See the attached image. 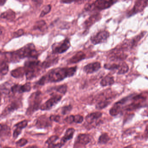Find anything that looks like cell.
<instances>
[{"instance_id":"cell-1","label":"cell","mask_w":148,"mask_h":148,"mask_svg":"<svg viewBox=\"0 0 148 148\" xmlns=\"http://www.w3.org/2000/svg\"><path fill=\"white\" fill-rule=\"evenodd\" d=\"M77 66L68 67H58L52 69L43 76L36 84L39 86H44L49 83H58L67 78L74 76L77 71Z\"/></svg>"},{"instance_id":"cell-2","label":"cell","mask_w":148,"mask_h":148,"mask_svg":"<svg viewBox=\"0 0 148 148\" xmlns=\"http://www.w3.org/2000/svg\"><path fill=\"white\" fill-rule=\"evenodd\" d=\"M38 54L34 45L30 43L15 51L5 53V56L7 62L15 63L25 58L37 59Z\"/></svg>"},{"instance_id":"cell-3","label":"cell","mask_w":148,"mask_h":148,"mask_svg":"<svg viewBox=\"0 0 148 148\" xmlns=\"http://www.w3.org/2000/svg\"><path fill=\"white\" fill-rule=\"evenodd\" d=\"M25 63V75L27 80H31L40 74L42 69V64L37 58H31Z\"/></svg>"},{"instance_id":"cell-4","label":"cell","mask_w":148,"mask_h":148,"mask_svg":"<svg viewBox=\"0 0 148 148\" xmlns=\"http://www.w3.org/2000/svg\"><path fill=\"white\" fill-rule=\"evenodd\" d=\"M41 102V92L38 91L31 94L28 99V107L27 110V115H32L38 110L40 108Z\"/></svg>"},{"instance_id":"cell-5","label":"cell","mask_w":148,"mask_h":148,"mask_svg":"<svg viewBox=\"0 0 148 148\" xmlns=\"http://www.w3.org/2000/svg\"><path fill=\"white\" fill-rule=\"evenodd\" d=\"M111 62L112 63L104 64V68L106 70L116 72L118 75H124L128 73L130 70L129 65L123 60Z\"/></svg>"},{"instance_id":"cell-6","label":"cell","mask_w":148,"mask_h":148,"mask_svg":"<svg viewBox=\"0 0 148 148\" xmlns=\"http://www.w3.org/2000/svg\"><path fill=\"white\" fill-rule=\"evenodd\" d=\"M117 1V0H96L90 5L85 7L86 11H102L110 8Z\"/></svg>"},{"instance_id":"cell-7","label":"cell","mask_w":148,"mask_h":148,"mask_svg":"<svg viewBox=\"0 0 148 148\" xmlns=\"http://www.w3.org/2000/svg\"><path fill=\"white\" fill-rule=\"evenodd\" d=\"M134 94L135 93L130 94L121 99L117 102H116L109 111L110 115L114 117L118 116L120 113H122L125 106L126 103L130 101Z\"/></svg>"},{"instance_id":"cell-8","label":"cell","mask_w":148,"mask_h":148,"mask_svg":"<svg viewBox=\"0 0 148 148\" xmlns=\"http://www.w3.org/2000/svg\"><path fill=\"white\" fill-rule=\"evenodd\" d=\"M116 96V93L112 90L111 89H108L96 95L93 101L95 103H94L99 102H109L112 103Z\"/></svg>"},{"instance_id":"cell-9","label":"cell","mask_w":148,"mask_h":148,"mask_svg":"<svg viewBox=\"0 0 148 148\" xmlns=\"http://www.w3.org/2000/svg\"><path fill=\"white\" fill-rule=\"evenodd\" d=\"M71 46V42L68 38L65 39L61 42L55 43L52 46L53 54H62L64 53L67 51Z\"/></svg>"},{"instance_id":"cell-10","label":"cell","mask_w":148,"mask_h":148,"mask_svg":"<svg viewBox=\"0 0 148 148\" xmlns=\"http://www.w3.org/2000/svg\"><path fill=\"white\" fill-rule=\"evenodd\" d=\"M63 97V95L60 94H54L45 103L40 105V109L43 111L50 110L61 101Z\"/></svg>"},{"instance_id":"cell-11","label":"cell","mask_w":148,"mask_h":148,"mask_svg":"<svg viewBox=\"0 0 148 148\" xmlns=\"http://www.w3.org/2000/svg\"><path fill=\"white\" fill-rule=\"evenodd\" d=\"M91 140L92 136L90 134L80 133L77 136L75 139L73 148L85 147L90 143Z\"/></svg>"},{"instance_id":"cell-12","label":"cell","mask_w":148,"mask_h":148,"mask_svg":"<svg viewBox=\"0 0 148 148\" xmlns=\"http://www.w3.org/2000/svg\"><path fill=\"white\" fill-rule=\"evenodd\" d=\"M110 36V33L107 31H101L91 37L90 40L93 45H98L105 42Z\"/></svg>"},{"instance_id":"cell-13","label":"cell","mask_w":148,"mask_h":148,"mask_svg":"<svg viewBox=\"0 0 148 148\" xmlns=\"http://www.w3.org/2000/svg\"><path fill=\"white\" fill-rule=\"evenodd\" d=\"M148 0H137L135 2L133 8L129 12V17L141 12L147 6Z\"/></svg>"},{"instance_id":"cell-14","label":"cell","mask_w":148,"mask_h":148,"mask_svg":"<svg viewBox=\"0 0 148 148\" xmlns=\"http://www.w3.org/2000/svg\"><path fill=\"white\" fill-rule=\"evenodd\" d=\"M102 18L101 14L99 13H97L90 16L88 19L86 20L83 24V27L85 29L86 31L89 30V29L94 24L98 21H99Z\"/></svg>"},{"instance_id":"cell-15","label":"cell","mask_w":148,"mask_h":148,"mask_svg":"<svg viewBox=\"0 0 148 148\" xmlns=\"http://www.w3.org/2000/svg\"><path fill=\"white\" fill-rule=\"evenodd\" d=\"M35 125L39 129L48 128L51 126L52 121L46 116H41L37 119Z\"/></svg>"},{"instance_id":"cell-16","label":"cell","mask_w":148,"mask_h":148,"mask_svg":"<svg viewBox=\"0 0 148 148\" xmlns=\"http://www.w3.org/2000/svg\"><path fill=\"white\" fill-rule=\"evenodd\" d=\"M101 68V65L99 62L89 63L83 67L84 72L87 74H92L97 72Z\"/></svg>"},{"instance_id":"cell-17","label":"cell","mask_w":148,"mask_h":148,"mask_svg":"<svg viewBox=\"0 0 148 148\" xmlns=\"http://www.w3.org/2000/svg\"><path fill=\"white\" fill-rule=\"evenodd\" d=\"M103 116V113L99 111L89 113L85 117L86 123L87 125H92L96 122Z\"/></svg>"},{"instance_id":"cell-18","label":"cell","mask_w":148,"mask_h":148,"mask_svg":"<svg viewBox=\"0 0 148 148\" xmlns=\"http://www.w3.org/2000/svg\"><path fill=\"white\" fill-rule=\"evenodd\" d=\"M21 103L18 100H14L9 104L3 111L2 113L3 116H6L8 114H10L11 112L14 111L15 110H18L21 107Z\"/></svg>"},{"instance_id":"cell-19","label":"cell","mask_w":148,"mask_h":148,"mask_svg":"<svg viewBox=\"0 0 148 148\" xmlns=\"http://www.w3.org/2000/svg\"><path fill=\"white\" fill-rule=\"evenodd\" d=\"M75 131V129L73 128H69L66 130L64 135L62 137L60 143L61 147L64 146L68 141L73 138Z\"/></svg>"},{"instance_id":"cell-20","label":"cell","mask_w":148,"mask_h":148,"mask_svg":"<svg viewBox=\"0 0 148 148\" xmlns=\"http://www.w3.org/2000/svg\"><path fill=\"white\" fill-rule=\"evenodd\" d=\"M86 58V54L82 51L76 53L73 57L68 60V64H77Z\"/></svg>"},{"instance_id":"cell-21","label":"cell","mask_w":148,"mask_h":148,"mask_svg":"<svg viewBox=\"0 0 148 148\" xmlns=\"http://www.w3.org/2000/svg\"><path fill=\"white\" fill-rule=\"evenodd\" d=\"M28 124V121L26 120H23L21 122L18 123L14 125V129L13 132V138L15 139L17 138L21 133L22 130L25 128Z\"/></svg>"},{"instance_id":"cell-22","label":"cell","mask_w":148,"mask_h":148,"mask_svg":"<svg viewBox=\"0 0 148 148\" xmlns=\"http://www.w3.org/2000/svg\"><path fill=\"white\" fill-rule=\"evenodd\" d=\"M65 121L67 123L71 124L73 123L76 124H81L84 120V117L81 115L77 114V115H71L67 116L65 118Z\"/></svg>"},{"instance_id":"cell-23","label":"cell","mask_w":148,"mask_h":148,"mask_svg":"<svg viewBox=\"0 0 148 148\" xmlns=\"http://www.w3.org/2000/svg\"><path fill=\"white\" fill-rule=\"evenodd\" d=\"M58 57L50 56L47 58L46 59L41 63L43 69H47L56 64L58 62Z\"/></svg>"},{"instance_id":"cell-24","label":"cell","mask_w":148,"mask_h":148,"mask_svg":"<svg viewBox=\"0 0 148 148\" xmlns=\"http://www.w3.org/2000/svg\"><path fill=\"white\" fill-rule=\"evenodd\" d=\"M16 18V13L14 11L11 9H8L2 13L0 15V18L5 19L9 21H12Z\"/></svg>"},{"instance_id":"cell-25","label":"cell","mask_w":148,"mask_h":148,"mask_svg":"<svg viewBox=\"0 0 148 148\" xmlns=\"http://www.w3.org/2000/svg\"><path fill=\"white\" fill-rule=\"evenodd\" d=\"M115 83L114 78L110 75H107L104 77L100 82V85L102 87L110 86Z\"/></svg>"},{"instance_id":"cell-26","label":"cell","mask_w":148,"mask_h":148,"mask_svg":"<svg viewBox=\"0 0 148 148\" xmlns=\"http://www.w3.org/2000/svg\"><path fill=\"white\" fill-rule=\"evenodd\" d=\"M11 75L15 78H21L25 75V70L24 67H18L12 71Z\"/></svg>"},{"instance_id":"cell-27","label":"cell","mask_w":148,"mask_h":148,"mask_svg":"<svg viewBox=\"0 0 148 148\" xmlns=\"http://www.w3.org/2000/svg\"><path fill=\"white\" fill-rule=\"evenodd\" d=\"M11 84L6 82L0 85V93L9 95L11 93Z\"/></svg>"},{"instance_id":"cell-28","label":"cell","mask_w":148,"mask_h":148,"mask_svg":"<svg viewBox=\"0 0 148 148\" xmlns=\"http://www.w3.org/2000/svg\"><path fill=\"white\" fill-rule=\"evenodd\" d=\"M47 27L45 21L40 20L37 21L33 27L34 30H39L41 32L45 31Z\"/></svg>"},{"instance_id":"cell-29","label":"cell","mask_w":148,"mask_h":148,"mask_svg":"<svg viewBox=\"0 0 148 148\" xmlns=\"http://www.w3.org/2000/svg\"><path fill=\"white\" fill-rule=\"evenodd\" d=\"M11 133V129L7 125L0 123V138L8 136Z\"/></svg>"},{"instance_id":"cell-30","label":"cell","mask_w":148,"mask_h":148,"mask_svg":"<svg viewBox=\"0 0 148 148\" xmlns=\"http://www.w3.org/2000/svg\"><path fill=\"white\" fill-rule=\"evenodd\" d=\"M67 89H68V86L67 85L62 84L54 86L51 88V90L56 91L60 94L64 95L67 92Z\"/></svg>"},{"instance_id":"cell-31","label":"cell","mask_w":148,"mask_h":148,"mask_svg":"<svg viewBox=\"0 0 148 148\" xmlns=\"http://www.w3.org/2000/svg\"><path fill=\"white\" fill-rule=\"evenodd\" d=\"M110 137L108 133L103 132L102 133L99 138L98 140V144L99 145H105L109 142Z\"/></svg>"},{"instance_id":"cell-32","label":"cell","mask_w":148,"mask_h":148,"mask_svg":"<svg viewBox=\"0 0 148 148\" xmlns=\"http://www.w3.org/2000/svg\"><path fill=\"white\" fill-rule=\"evenodd\" d=\"M32 89L31 83L27 82L24 85H19L18 93H21L23 92H28Z\"/></svg>"},{"instance_id":"cell-33","label":"cell","mask_w":148,"mask_h":148,"mask_svg":"<svg viewBox=\"0 0 148 148\" xmlns=\"http://www.w3.org/2000/svg\"><path fill=\"white\" fill-rule=\"evenodd\" d=\"M9 71V66L6 61L0 62V74L5 75Z\"/></svg>"},{"instance_id":"cell-34","label":"cell","mask_w":148,"mask_h":148,"mask_svg":"<svg viewBox=\"0 0 148 148\" xmlns=\"http://www.w3.org/2000/svg\"><path fill=\"white\" fill-rule=\"evenodd\" d=\"M59 139V137L58 136L54 135V136H51L47 140L45 143L48 145V147L50 148V146H51L53 145L55 143V142Z\"/></svg>"},{"instance_id":"cell-35","label":"cell","mask_w":148,"mask_h":148,"mask_svg":"<svg viewBox=\"0 0 148 148\" xmlns=\"http://www.w3.org/2000/svg\"><path fill=\"white\" fill-rule=\"evenodd\" d=\"M73 106L71 105L65 106L61 108V113L62 115H65L68 114L72 110Z\"/></svg>"},{"instance_id":"cell-36","label":"cell","mask_w":148,"mask_h":148,"mask_svg":"<svg viewBox=\"0 0 148 148\" xmlns=\"http://www.w3.org/2000/svg\"><path fill=\"white\" fill-rule=\"evenodd\" d=\"M51 10V5H48L46 6L43 10H42V12H41V13L40 15V18H43L44 16L48 14L50 12Z\"/></svg>"},{"instance_id":"cell-37","label":"cell","mask_w":148,"mask_h":148,"mask_svg":"<svg viewBox=\"0 0 148 148\" xmlns=\"http://www.w3.org/2000/svg\"><path fill=\"white\" fill-rule=\"evenodd\" d=\"M28 143V141L25 138H22L16 142V144L18 147H23Z\"/></svg>"},{"instance_id":"cell-38","label":"cell","mask_w":148,"mask_h":148,"mask_svg":"<svg viewBox=\"0 0 148 148\" xmlns=\"http://www.w3.org/2000/svg\"><path fill=\"white\" fill-rule=\"evenodd\" d=\"M25 34V32L23 29H19L17 32H14L13 34L14 38H18L23 36Z\"/></svg>"},{"instance_id":"cell-39","label":"cell","mask_w":148,"mask_h":148,"mask_svg":"<svg viewBox=\"0 0 148 148\" xmlns=\"http://www.w3.org/2000/svg\"><path fill=\"white\" fill-rule=\"evenodd\" d=\"M49 119L52 122L54 121V122H56V123H59L60 121V119H61V117L59 115H52L50 116Z\"/></svg>"},{"instance_id":"cell-40","label":"cell","mask_w":148,"mask_h":148,"mask_svg":"<svg viewBox=\"0 0 148 148\" xmlns=\"http://www.w3.org/2000/svg\"><path fill=\"white\" fill-rule=\"evenodd\" d=\"M90 0H75L74 2L77 4L81 5V4H84L86 2H89Z\"/></svg>"},{"instance_id":"cell-41","label":"cell","mask_w":148,"mask_h":148,"mask_svg":"<svg viewBox=\"0 0 148 148\" xmlns=\"http://www.w3.org/2000/svg\"><path fill=\"white\" fill-rule=\"evenodd\" d=\"M75 0H61V2L64 4H70L75 1Z\"/></svg>"},{"instance_id":"cell-42","label":"cell","mask_w":148,"mask_h":148,"mask_svg":"<svg viewBox=\"0 0 148 148\" xmlns=\"http://www.w3.org/2000/svg\"><path fill=\"white\" fill-rule=\"evenodd\" d=\"M32 1L38 5H41L43 3V0H32Z\"/></svg>"},{"instance_id":"cell-43","label":"cell","mask_w":148,"mask_h":148,"mask_svg":"<svg viewBox=\"0 0 148 148\" xmlns=\"http://www.w3.org/2000/svg\"><path fill=\"white\" fill-rule=\"evenodd\" d=\"M7 0H0V6H3L6 2Z\"/></svg>"},{"instance_id":"cell-44","label":"cell","mask_w":148,"mask_h":148,"mask_svg":"<svg viewBox=\"0 0 148 148\" xmlns=\"http://www.w3.org/2000/svg\"><path fill=\"white\" fill-rule=\"evenodd\" d=\"M1 93H0V104L1 103Z\"/></svg>"}]
</instances>
